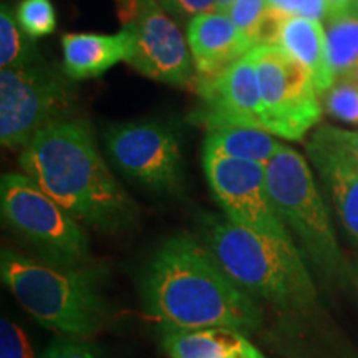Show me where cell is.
Listing matches in <instances>:
<instances>
[{
	"label": "cell",
	"mask_w": 358,
	"mask_h": 358,
	"mask_svg": "<svg viewBox=\"0 0 358 358\" xmlns=\"http://www.w3.org/2000/svg\"><path fill=\"white\" fill-rule=\"evenodd\" d=\"M19 164L85 226L116 234L136 221V204L110 171L85 120H62L43 128L20 151Z\"/></svg>",
	"instance_id": "cell-2"
},
{
	"label": "cell",
	"mask_w": 358,
	"mask_h": 358,
	"mask_svg": "<svg viewBox=\"0 0 358 358\" xmlns=\"http://www.w3.org/2000/svg\"><path fill=\"white\" fill-rule=\"evenodd\" d=\"M266 171L268 194L277 214L299 237L313 266L329 279L345 280L347 262L306 158L284 145L266 164Z\"/></svg>",
	"instance_id": "cell-5"
},
{
	"label": "cell",
	"mask_w": 358,
	"mask_h": 358,
	"mask_svg": "<svg viewBox=\"0 0 358 358\" xmlns=\"http://www.w3.org/2000/svg\"><path fill=\"white\" fill-rule=\"evenodd\" d=\"M42 358H105V355L85 338L62 337L45 350Z\"/></svg>",
	"instance_id": "cell-26"
},
{
	"label": "cell",
	"mask_w": 358,
	"mask_h": 358,
	"mask_svg": "<svg viewBox=\"0 0 358 358\" xmlns=\"http://www.w3.org/2000/svg\"><path fill=\"white\" fill-rule=\"evenodd\" d=\"M148 315L168 332L231 329L252 334L262 312L219 266L208 245L189 234L164 241L141 277Z\"/></svg>",
	"instance_id": "cell-1"
},
{
	"label": "cell",
	"mask_w": 358,
	"mask_h": 358,
	"mask_svg": "<svg viewBox=\"0 0 358 358\" xmlns=\"http://www.w3.org/2000/svg\"><path fill=\"white\" fill-rule=\"evenodd\" d=\"M42 60L35 48L32 37H29L17 22L12 8L2 3L0 8V66L17 69Z\"/></svg>",
	"instance_id": "cell-20"
},
{
	"label": "cell",
	"mask_w": 358,
	"mask_h": 358,
	"mask_svg": "<svg viewBox=\"0 0 358 358\" xmlns=\"http://www.w3.org/2000/svg\"><path fill=\"white\" fill-rule=\"evenodd\" d=\"M327 48L335 82L352 77L358 66V15L327 17Z\"/></svg>",
	"instance_id": "cell-19"
},
{
	"label": "cell",
	"mask_w": 358,
	"mask_h": 358,
	"mask_svg": "<svg viewBox=\"0 0 358 358\" xmlns=\"http://www.w3.org/2000/svg\"><path fill=\"white\" fill-rule=\"evenodd\" d=\"M64 69L38 60L0 71V143L19 150L43 128L73 118V88Z\"/></svg>",
	"instance_id": "cell-7"
},
{
	"label": "cell",
	"mask_w": 358,
	"mask_h": 358,
	"mask_svg": "<svg viewBox=\"0 0 358 358\" xmlns=\"http://www.w3.org/2000/svg\"><path fill=\"white\" fill-rule=\"evenodd\" d=\"M315 134H319L330 145L337 146L338 150H342L343 153L358 163V131H348V129H340L335 127H320Z\"/></svg>",
	"instance_id": "cell-28"
},
{
	"label": "cell",
	"mask_w": 358,
	"mask_h": 358,
	"mask_svg": "<svg viewBox=\"0 0 358 358\" xmlns=\"http://www.w3.org/2000/svg\"><path fill=\"white\" fill-rule=\"evenodd\" d=\"M252 52L264 129L284 140L301 141L324 111L312 73L279 45L262 43Z\"/></svg>",
	"instance_id": "cell-8"
},
{
	"label": "cell",
	"mask_w": 358,
	"mask_h": 358,
	"mask_svg": "<svg viewBox=\"0 0 358 358\" xmlns=\"http://www.w3.org/2000/svg\"><path fill=\"white\" fill-rule=\"evenodd\" d=\"M201 229L219 266L249 295L284 308L315 301L312 275L294 241L259 234L229 217L204 216Z\"/></svg>",
	"instance_id": "cell-4"
},
{
	"label": "cell",
	"mask_w": 358,
	"mask_h": 358,
	"mask_svg": "<svg viewBox=\"0 0 358 358\" xmlns=\"http://www.w3.org/2000/svg\"><path fill=\"white\" fill-rule=\"evenodd\" d=\"M163 347L169 358H264L244 334L231 329L168 332Z\"/></svg>",
	"instance_id": "cell-17"
},
{
	"label": "cell",
	"mask_w": 358,
	"mask_h": 358,
	"mask_svg": "<svg viewBox=\"0 0 358 358\" xmlns=\"http://www.w3.org/2000/svg\"><path fill=\"white\" fill-rule=\"evenodd\" d=\"M229 15L254 47L271 42L275 19L271 17L267 0H234Z\"/></svg>",
	"instance_id": "cell-21"
},
{
	"label": "cell",
	"mask_w": 358,
	"mask_h": 358,
	"mask_svg": "<svg viewBox=\"0 0 358 358\" xmlns=\"http://www.w3.org/2000/svg\"><path fill=\"white\" fill-rule=\"evenodd\" d=\"M268 43L279 45L282 50L310 71L320 96L332 88L335 75L329 62L327 34L319 19L292 15L275 20L274 34Z\"/></svg>",
	"instance_id": "cell-16"
},
{
	"label": "cell",
	"mask_w": 358,
	"mask_h": 358,
	"mask_svg": "<svg viewBox=\"0 0 358 358\" xmlns=\"http://www.w3.org/2000/svg\"><path fill=\"white\" fill-rule=\"evenodd\" d=\"M199 106L191 120L214 131L224 128L264 129V116L254 52L216 75H196Z\"/></svg>",
	"instance_id": "cell-12"
},
{
	"label": "cell",
	"mask_w": 358,
	"mask_h": 358,
	"mask_svg": "<svg viewBox=\"0 0 358 358\" xmlns=\"http://www.w3.org/2000/svg\"><path fill=\"white\" fill-rule=\"evenodd\" d=\"M322 96L324 110L332 118L345 123H358V83L355 80H337Z\"/></svg>",
	"instance_id": "cell-23"
},
{
	"label": "cell",
	"mask_w": 358,
	"mask_h": 358,
	"mask_svg": "<svg viewBox=\"0 0 358 358\" xmlns=\"http://www.w3.org/2000/svg\"><path fill=\"white\" fill-rule=\"evenodd\" d=\"M0 358H34L27 334L8 317L0 320Z\"/></svg>",
	"instance_id": "cell-24"
},
{
	"label": "cell",
	"mask_w": 358,
	"mask_h": 358,
	"mask_svg": "<svg viewBox=\"0 0 358 358\" xmlns=\"http://www.w3.org/2000/svg\"><path fill=\"white\" fill-rule=\"evenodd\" d=\"M234 0H216V10L222 13H229Z\"/></svg>",
	"instance_id": "cell-30"
},
{
	"label": "cell",
	"mask_w": 358,
	"mask_h": 358,
	"mask_svg": "<svg viewBox=\"0 0 358 358\" xmlns=\"http://www.w3.org/2000/svg\"><path fill=\"white\" fill-rule=\"evenodd\" d=\"M357 282H358V271H357Z\"/></svg>",
	"instance_id": "cell-32"
},
{
	"label": "cell",
	"mask_w": 358,
	"mask_h": 358,
	"mask_svg": "<svg viewBox=\"0 0 358 358\" xmlns=\"http://www.w3.org/2000/svg\"><path fill=\"white\" fill-rule=\"evenodd\" d=\"M284 146L274 134L259 128H224L209 131L204 155L234 158L267 164Z\"/></svg>",
	"instance_id": "cell-18"
},
{
	"label": "cell",
	"mask_w": 358,
	"mask_h": 358,
	"mask_svg": "<svg viewBox=\"0 0 358 358\" xmlns=\"http://www.w3.org/2000/svg\"><path fill=\"white\" fill-rule=\"evenodd\" d=\"M348 78L355 80V82L358 83V66H357V69H355V71H353V73H352V77H348Z\"/></svg>",
	"instance_id": "cell-31"
},
{
	"label": "cell",
	"mask_w": 358,
	"mask_h": 358,
	"mask_svg": "<svg viewBox=\"0 0 358 358\" xmlns=\"http://www.w3.org/2000/svg\"><path fill=\"white\" fill-rule=\"evenodd\" d=\"M158 2L174 19L187 22L201 13L216 10V0H158Z\"/></svg>",
	"instance_id": "cell-27"
},
{
	"label": "cell",
	"mask_w": 358,
	"mask_h": 358,
	"mask_svg": "<svg viewBox=\"0 0 358 358\" xmlns=\"http://www.w3.org/2000/svg\"><path fill=\"white\" fill-rule=\"evenodd\" d=\"M0 274L29 315L65 337L87 340L110 320L101 268L53 266L3 249Z\"/></svg>",
	"instance_id": "cell-3"
},
{
	"label": "cell",
	"mask_w": 358,
	"mask_h": 358,
	"mask_svg": "<svg viewBox=\"0 0 358 358\" xmlns=\"http://www.w3.org/2000/svg\"><path fill=\"white\" fill-rule=\"evenodd\" d=\"M186 40L196 75H216L256 48L239 32L229 13L217 10L187 22Z\"/></svg>",
	"instance_id": "cell-13"
},
{
	"label": "cell",
	"mask_w": 358,
	"mask_h": 358,
	"mask_svg": "<svg viewBox=\"0 0 358 358\" xmlns=\"http://www.w3.org/2000/svg\"><path fill=\"white\" fill-rule=\"evenodd\" d=\"M105 146L116 168L156 194L185 189V161L174 129L159 122H127L105 133Z\"/></svg>",
	"instance_id": "cell-9"
},
{
	"label": "cell",
	"mask_w": 358,
	"mask_h": 358,
	"mask_svg": "<svg viewBox=\"0 0 358 358\" xmlns=\"http://www.w3.org/2000/svg\"><path fill=\"white\" fill-rule=\"evenodd\" d=\"M307 151L332 196L343 229L358 244V163L315 133Z\"/></svg>",
	"instance_id": "cell-15"
},
{
	"label": "cell",
	"mask_w": 358,
	"mask_h": 358,
	"mask_svg": "<svg viewBox=\"0 0 358 358\" xmlns=\"http://www.w3.org/2000/svg\"><path fill=\"white\" fill-rule=\"evenodd\" d=\"M118 19L134 37L129 65L148 78L169 85H192L196 69L189 45L158 0H113Z\"/></svg>",
	"instance_id": "cell-10"
},
{
	"label": "cell",
	"mask_w": 358,
	"mask_h": 358,
	"mask_svg": "<svg viewBox=\"0 0 358 358\" xmlns=\"http://www.w3.org/2000/svg\"><path fill=\"white\" fill-rule=\"evenodd\" d=\"M203 166L226 217L259 234L294 241L272 204L266 164L203 155Z\"/></svg>",
	"instance_id": "cell-11"
},
{
	"label": "cell",
	"mask_w": 358,
	"mask_h": 358,
	"mask_svg": "<svg viewBox=\"0 0 358 358\" xmlns=\"http://www.w3.org/2000/svg\"><path fill=\"white\" fill-rule=\"evenodd\" d=\"M327 17L342 15V13H357L358 15V0H325Z\"/></svg>",
	"instance_id": "cell-29"
},
{
	"label": "cell",
	"mask_w": 358,
	"mask_h": 358,
	"mask_svg": "<svg viewBox=\"0 0 358 358\" xmlns=\"http://www.w3.org/2000/svg\"><path fill=\"white\" fill-rule=\"evenodd\" d=\"M64 71L73 82L101 77L120 62L129 64L134 37L129 29L116 34H65L62 37Z\"/></svg>",
	"instance_id": "cell-14"
},
{
	"label": "cell",
	"mask_w": 358,
	"mask_h": 358,
	"mask_svg": "<svg viewBox=\"0 0 358 358\" xmlns=\"http://www.w3.org/2000/svg\"><path fill=\"white\" fill-rule=\"evenodd\" d=\"M15 19L32 38L47 37L57 29V13L52 0H22L17 6Z\"/></svg>",
	"instance_id": "cell-22"
},
{
	"label": "cell",
	"mask_w": 358,
	"mask_h": 358,
	"mask_svg": "<svg viewBox=\"0 0 358 358\" xmlns=\"http://www.w3.org/2000/svg\"><path fill=\"white\" fill-rule=\"evenodd\" d=\"M272 19L301 15L308 19H325V0H267Z\"/></svg>",
	"instance_id": "cell-25"
},
{
	"label": "cell",
	"mask_w": 358,
	"mask_h": 358,
	"mask_svg": "<svg viewBox=\"0 0 358 358\" xmlns=\"http://www.w3.org/2000/svg\"><path fill=\"white\" fill-rule=\"evenodd\" d=\"M0 208L6 222L24 237L48 264L87 266L90 241L71 214L25 173H7L0 179Z\"/></svg>",
	"instance_id": "cell-6"
}]
</instances>
